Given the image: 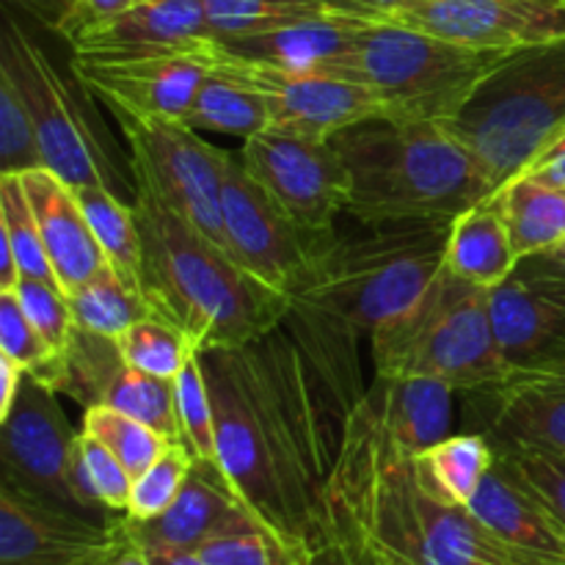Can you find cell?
<instances>
[{
	"mask_svg": "<svg viewBox=\"0 0 565 565\" xmlns=\"http://www.w3.org/2000/svg\"><path fill=\"white\" fill-rule=\"evenodd\" d=\"M497 450L483 434H458L447 436L439 445L425 450L423 456L414 458L419 480L428 486L434 494L452 505H469L478 494L480 483L494 467Z\"/></svg>",
	"mask_w": 565,
	"mask_h": 565,
	"instance_id": "29",
	"label": "cell"
},
{
	"mask_svg": "<svg viewBox=\"0 0 565 565\" xmlns=\"http://www.w3.org/2000/svg\"><path fill=\"white\" fill-rule=\"evenodd\" d=\"M213 42L257 36L329 14L323 0H202Z\"/></svg>",
	"mask_w": 565,
	"mask_h": 565,
	"instance_id": "32",
	"label": "cell"
},
{
	"mask_svg": "<svg viewBox=\"0 0 565 565\" xmlns=\"http://www.w3.org/2000/svg\"><path fill=\"white\" fill-rule=\"evenodd\" d=\"M33 169H44L36 127L14 81L0 72V174H25Z\"/></svg>",
	"mask_w": 565,
	"mask_h": 565,
	"instance_id": "40",
	"label": "cell"
},
{
	"mask_svg": "<svg viewBox=\"0 0 565 565\" xmlns=\"http://www.w3.org/2000/svg\"><path fill=\"white\" fill-rule=\"evenodd\" d=\"M25 379V370L14 362L11 356L0 353V419L11 412L17 395H20V384Z\"/></svg>",
	"mask_w": 565,
	"mask_h": 565,
	"instance_id": "48",
	"label": "cell"
},
{
	"mask_svg": "<svg viewBox=\"0 0 565 565\" xmlns=\"http://www.w3.org/2000/svg\"><path fill=\"white\" fill-rule=\"evenodd\" d=\"M331 143L348 174V215L359 224L452 221L494 196L475 154L439 121L375 116Z\"/></svg>",
	"mask_w": 565,
	"mask_h": 565,
	"instance_id": "4",
	"label": "cell"
},
{
	"mask_svg": "<svg viewBox=\"0 0 565 565\" xmlns=\"http://www.w3.org/2000/svg\"><path fill=\"white\" fill-rule=\"evenodd\" d=\"M0 72L14 81L33 127L44 169L66 185H108L127 204L136 202V177L121 174L99 138V119L86 103V83L66 77L50 55L22 31L14 17H6L0 33Z\"/></svg>",
	"mask_w": 565,
	"mask_h": 565,
	"instance_id": "9",
	"label": "cell"
},
{
	"mask_svg": "<svg viewBox=\"0 0 565 565\" xmlns=\"http://www.w3.org/2000/svg\"><path fill=\"white\" fill-rule=\"evenodd\" d=\"M489 312L511 370L565 362V265L555 254L519 259L489 290Z\"/></svg>",
	"mask_w": 565,
	"mask_h": 565,
	"instance_id": "16",
	"label": "cell"
},
{
	"mask_svg": "<svg viewBox=\"0 0 565 565\" xmlns=\"http://www.w3.org/2000/svg\"><path fill=\"white\" fill-rule=\"evenodd\" d=\"M110 114L127 138L132 177L147 182L182 218L224 246L221 193L232 154L204 141L185 121L138 119L125 110Z\"/></svg>",
	"mask_w": 565,
	"mask_h": 565,
	"instance_id": "10",
	"label": "cell"
},
{
	"mask_svg": "<svg viewBox=\"0 0 565 565\" xmlns=\"http://www.w3.org/2000/svg\"><path fill=\"white\" fill-rule=\"evenodd\" d=\"M241 160L248 174L309 235H331L337 215L348 213L345 163L331 141L268 127L243 141Z\"/></svg>",
	"mask_w": 565,
	"mask_h": 565,
	"instance_id": "12",
	"label": "cell"
},
{
	"mask_svg": "<svg viewBox=\"0 0 565 565\" xmlns=\"http://www.w3.org/2000/svg\"><path fill=\"white\" fill-rule=\"evenodd\" d=\"M66 301L75 315L77 329L108 337V340H119L132 323L152 315L147 298L132 290L130 285H125L110 265H105L99 274L66 292Z\"/></svg>",
	"mask_w": 565,
	"mask_h": 565,
	"instance_id": "31",
	"label": "cell"
},
{
	"mask_svg": "<svg viewBox=\"0 0 565 565\" xmlns=\"http://www.w3.org/2000/svg\"><path fill=\"white\" fill-rule=\"evenodd\" d=\"M116 345H119L121 359L130 367L166 381H174L191 362L193 353H202L193 348V342L177 326L158 318V315H149V318L132 323L116 340Z\"/></svg>",
	"mask_w": 565,
	"mask_h": 565,
	"instance_id": "34",
	"label": "cell"
},
{
	"mask_svg": "<svg viewBox=\"0 0 565 565\" xmlns=\"http://www.w3.org/2000/svg\"><path fill=\"white\" fill-rule=\"evenodd\" d=\"M469 511L497 541L530 565H565V527L500 458L469 500Z\"/></svg>",
	"mask_w": 565,
	"mask_h": 565,
	"instance_id": "22",
	"label": "cell"
},
{
	"mask_svg": "<svg viewBox=\"0 0 565 565\" xmlns=\"http://www.w3.org/2000/svg\"><path fill=\"white\" fill-rule=\"evenodd\" d=\"M0 237L11 246L22 279H39L58 287L20 174H0Z\"/></svg>",
	"mask_w": 565,
	"mask_h": 565,
	"instance_id": "33",
	"label": "cell"
},
{
	"mask_svg": "<svg viewBox=\"0 0 565 565\" xmlns=\"http://www.w3.org/2000/svg\"><path fill=\"white\" fill-rule=\"evenodd\" d=\"M14 296L20 301V307L25 309L28 320L44 337V342L55 353L66 356L72 348V340L77 334V323L64 290L55 285H47V281L20 279V285L14 287Z\"/></svg>",
	"mask_w": 565,
	"mask_h": 565,
	"instance_id": "41",
	"label": "cell"
},
{
	"mask_svg": "<svg viewBox=\"0 0 565 565\" xmlns=\"http://www.w3.org/2000/svg\"><path fill=\"white\" fill-rule=\"evenodd\" d=\"M370 345L379 379H439L461 395L511 373L497 348L489 290L458 279L447 265L414 307L370 337Z\"/></svg>",
	"mask_w": 565,
	"mask_h": 565,
	"instance_id": "7",
	"label": "cell"
},
{
	"mask_svg": "<svg viewBox=\"0 0 565 565\" xmlns=\"http://www.w3.org/2000/svg\"><path fill=\"white\" fill-rule=\"evenodd\" d=\"M494 193L565 132V39L508 50L447 121Z\"/></svg>",
	"mask_w": 565,
	"mask_h": 565,
	"instance_id": "6",
	"label": "cell"
},
{
	"mask_svg": "<svg viewBox=\"0 0 565 565\" xmlns=\"http://www.w3.org/2000/svg\"><path fill=\"white\" fill-rule=\"evenodd\" d=\"M221 215L226 254L248 276L292 301L309 279L323 237L303 232L235 154L226 166Z\"/></svg>",
	"mask_w": 565,
	"mask_h": 565,
	"instance_id": "11",
	"label": "cell"
},
{
	"mask_svg": "<svg viewBox=\"0 0 565 565\" xmlns=\"http://www.w3.org/2000/svg\"><path fill=\"white\" fill-rule=\"evenodd\" d=\"M136 3L138 0H77L75 9H72L70 17L64 20V25L58 28V33L70 42V39L77 36L83 28L97 25V22L108 20V17L121 14V11L130 9V6Z\"/></svg>",
	"mask_w": 565,
	"mask_h": 565,
	"instance_id": "45",
	"label": "cell"
},
{
	"mask_svg": "<svg viewBox=\"0 0 565 565\" xmlns=\"http://www.w3.org/2000/svg\"><path fill=\"white\" fill-rule=\"evenodd\" d=\"M210 39L202 0H138L70 39L75 61H114Z\"/></svg>",
	"mask_w": 565,
	"mask_h": 565,
	"instance_id": "21",
	"label": "cell"
},
{
	"mask_svg": "<svg viewBox=\"0 0 565 565\" xmlns=\"http://www.w3.org/2000/svg\"><path fill=\"white\" fill-rule=\"evenodd\" d=\"M132 213L143 246V298L196 351L248 345L285 323L290 298L248 276L221 243L182 218L143 180H136Z\"/></svg>",
	"mask_w": 565,
	"mask_h": 565,
	"instance_id": "3",
	"label": "cell"
},
{
	"mask_svg": "<svg viewBox=\"0 0 565 565\" xmlns=\"http://www.w3.org/2000/svg\"><path fill=\"white\" fill-rule=\"evenodd\" d=\"M11 3L25 9L28 14H33L36 20L47 22L53 31H58V28L64 25L66 17H70V11L75 9L77 0H11Z\"/></svg>",
	"mask_w": 565,
	"mask_h": 565,
	"instance_id": "47",
	"label": "cell"
},
{
	"mask_svg": "<svg viewBox=\"0 0 565 565\" xmlns=\"http://www.w3.org/2000/svg\"><path fill=\"white\" fill-rule=\"evenodd\" d=\"M20 177L28 199H31L33 215L39 221V232H42L44 248L53 263L55 279L66 296L83 281L92 279L94 274H99L108 259L94 237L75 188L66 185L50 169H33Z\"/></svg>",
	"mask_w": 565,
	"mask_h": 565,
	"instance_id": "23",
	"label": "cell"
},
{
	"mask_svg": "<svg viewBox=\"0 0 565 565\" xmlns=\"http://www.w3.org/2000/svg\"><path fill=\"white\" fill-rule=\"evenodd\" d=\"M127 544L125 516H86L0 480V565H108Z\"/></svg>",
	"mask_w": 565,
	"mask_h": 565,
	"instance_id": "13",
	"label": "cell"
},
{
	"mask_svg": "<svg viewBox=\"0 0 565 565\" xmlns=\"http://www.w3.org/2000/svg\"><path fill=\"white\" fill-rule=\"evenodd\" d=\"M452 397L456 390L439 379L375 375V384L364 392L362 406L406 456L417 458L450 436Z\"/></svg>",
	"mask_w": 565,
	"mask_h": 565,
	"instance_id": "24",
	"label": "cell"
},
{
	"mask_svg": "<svg viewBox=\"0 0 565 565\" xmlns=\"http://www.w3.org/2000/svg\"><path fill=\"white\" fill-rule=\"evenodd\" d=\"M0 425L3 480L22 486L42 500L83 513L70 489V463L81 430L72 428L53 386L25 373L20 395Z\"/></svg>",
	"mask_w": 565,
	"mask_h": 565,
	"instance_id": "17",
	"label": "cell"
},
{
	"mask_svg": "<svg viewBox=\"0 0 565 565\" xmlns=\"http://www.w3.org/2000/svg\"><path fill=\"white\" fill-rule=\"evenodd\" d=\"M218 50L226 66L263 94L274 130L315 138V141H331L337 132L359 121L386 116L381 99L364 83L348 81L331 72H292L254 64V61L226 53L221 44Z\"/></svg>",
	"mask_w": 565,
	"mask_h": 565,
	"instance_id": "15",
	"label": "cell"
},
{
	"mask_svg": "<svg viewBox=\"0 0 565 565\" xmlns=\"http://www.w3.org/2000/svg\"><path fill=\"white\" fill-rule=\"evenodd\" d=\"M516 263L519 257L494 196L452 218L445 265L458 279L491 290L511 276Z\"/></svg>",
	"mask_w": 565,
	"mask_h": 565,
	"instance_id": "26",
	"label": "cell"
},
{
	"mask_svg": "<svg viewBox=\"0 0 565 565\" xmlns=\"http://www.w3.org/2000/svg\"><path fill=\"white\" fill-rule=\"evenodd\" d=\"M469 430L494 450L565 452V362L511 370L502 381L463 392Z\"/></svg>",
	"mask_w": 565,
	"mask_h": 565,
	"instance_id": "18",
	"label": "cell"
},
{
	"mask_svg": "<svg viewBox=\"0 0 565 565\" xmlns=\"http://www.w3.org/2000/svg\"><path fill=\"white\" fill-rule=\"evenodd\" d=\"M193 463H196V456L182 441L171 445L152 467L143 469L132 480L130 502H127L125 516L132 519V522H147V519L160 516L177 500V494L185 486L188 475H191Z\"/></svg>",
	"mask_w": 565,
	"mask_h": 565,
	"instance_id": "38",
	"label": "cell"
},
{
	"mask_svg": "<svg viewBox=\"0 0 565 565\" xmlns=\"http://www.w3.org/2000/svg\"><path fill=\"white\" fill-rule=\"evenodd\" d=\"M301 550L303 546L287 544L263 522H252L215 535L196 552L207 565H292Z\"/></svg>",
	"mask_w": 565,
	"mask_h": 565,
	"instance_id": "39",
	"label": "cell"
},
{
	"mask_svg": "<svg viewBox=\"0 0 565 565\" xmlns=\"http://www.w3.org/2000/svg\"><path fill=\"white\" fill-rule=\"evenodd\" d=\"M292 565H375L373 561L362 555L356 546L331 527H326L323 539L312 541L298 552L296 563Z\"/></svg>",
	"mask_w": 565,
	"mask_h": 565,
	"instance_id": "43",
	"label": "cell"
},
{
	"mask_svg": "<svg viewBox=\"0 0 565 565\" xmlns=\"http://www.w3.org/2000/svg\"><path fill=\"white\" fill-rule=\"evenodd\" d=\"M367 25L370 22L356 20V17L329 11L323 17H315V20L279 28V31L218 44L226 53L243 61H254V64H268L292 72H334Z\"/></svg>",
	"mask_w": 565,
	"mask_h": 565,
	"instance_id": "25",
	"label": "cell"
},
{
	"mask_svg": "<svg viewBox=\"0 0 565 565\" xmlns=\"http://www.w3.org/2000/svg\"><path fill=\"white\" fill-rule=\"evenodd\" d=\"M259 522L230 489L218 463H193L177 500L160 516L132 522L125 516L127 535L138 550H191L243 524Z\"/></svg>",
	"mask_w": 565,
	"mask_h": 565,
	"instance_id": "20",
	"label": "cell"
},
{
	"mask_svg": "<svg viewBox=\"0 0 565 565\" xmlns=\"http://www.w3.org/2000/svg\"><path fill=\"white\" fill-rule=\"evenodd\" d=\"M401 22L467 47L516 50L565 39V0H419Z\"/></svg>",
	"mask_w": 565,
	"mask_h": 565,
	"instance_id": "19",
	"label": "cell"
},
{
	"mask_svg": "<svg viewBox=\"0 0 565 565\" xmlns=\"http://www.w3.org/2000/svg\"><path fill=\"white\" fill-rule=\"evenodd\" d=\"M215 412V463L237 500L287 544L326 535L323 491L348 414L290 326L202 353Z\"/></svg>",
	"mask_w": 565,
	"mask_h": 565,
	"instance_id": "1",
	"label": "cell"
},
{
	"mask_svg": "<svg viewBox=\"0 0 565 565\" xmlns=\"http://www.w3.org/2000/svg\"><path fill=\"white\" fill-rule=\"evenodd\" d=\"M497 458L544 500V505L565 527V452L508 447V450H497Z\"/></svg>",
	"mask_w": 565,
	"mask_h": 565,
	"instance_id": "42",
	"label": "cell"
},
{
	"mask_svg": "<svg viewBox=\"0 0 565 565\" xmlns=\"http://www.w3.org/2000/svg\"><path fill=\"white\" fill-rule=\"evenodd\" d=\"M505 53L447 42L403 22H370L331 75L364 83L386 116L447 125Z\"/></svg>",
	"mask_w": 565,
	"mask_h": 565,
	"instance_id": "8",
	"label": "cell"
},
{
	"mask_svg": "<svg viewBox=\"0 0 565 565\" xmlns=\"http://www.w3.org/2000/svg\"><path fill=\"white\" fill-rule=\"evenodd\" d=\"M83 434L94 436L97 441H103L116 458L127 467V472L132 475V480L143 472V469L152 467L171 445L166 436H160L158 430H152L149 425L138 423V419L127 417V414L116 412L110 406H88L83 408Z\"/></svg>",
	"mask_w": 565,
	"mask_h": 565,
	"instance_id": "35",
	"label": "cell"
},
{
	"mask_svg": "<svg viewBox=\"0 0 565 565\" xmlns=\"http://www.w3.org/2000/svg\"><path fill=\"white\" fill-rule=\"evenodd\" d=\"M152 565H207L199 552L191 550H141Z\"/></svg>",
	"mask_w": 565,
	"mask_h": 565,
	"instance_id": "49",
	"label": "cell"
},
{
	"mask_svg": "<svg viewBox=\"0 0 565 565\" xmlns=\"http://www.w3.org/2000/svg\"><path fill=\"white\" fill-rule=\"evenodd\" d=\"M519 259L555 252L565 241V185L519 174L494 193Z\"/></svg>",
	"mask_w": 565,
	"mask_h": 565,
	"instance_id": "27",
	"label": "cell"
},
{
	"mask_svg": "<svg viewBox=\"0 0 565 565\" xmlns=\"http://www.w3.org/2000/svg\"><path fill=\"white\" fill-rule=\"evenodd\" d=\"M185 125H191L193 130H213L221 136L243 138V141L270 127L265 97L252 83H246L226 66L218 44H215L213 70L199 86L191 110L185 116Z\"/></svg>",
	"mask_w": 565,
	"mask_h": 565,
	"instance_id": "28",
	"label": "cell"
},
{
	"mask_svg": "<svg viewBox=\"0 0 565 565\" xmlns=\"http://www.w3.org/2000/svg\"><path fill=\"white\" fill-rule=\"evenodd\" d=\"M550 254H555V257H557V259H561V263L565 265V241L561 243V246H557V248H555V252H550Z\"/></svg>",
	"mask_w": 565,
	"mask_h": 565,
	"instance_id": "51",
	"label": "cell"
},
{
	"mask_svg": "<svg viewBox=\"0 0 565 565\" xmlns=\"http://www.w3.org/2000/svg\"><path fill=\"white\" fill-rule=\"evenodd\" d=\"M177 417H180L182 445L199 458V461L215 463V412L210 397L207 373H204L202 353H193L174 379Z\"/></svg>",
	"mask_w": 565,
	"mask_h": 565,
	"instance_id": "37",
	"label": "cell"
},
{
	"mask_svg": "<svg viewBox=\"0 0 565 565\" xmlns=\"http://www.w3.org/2000/svg\"><path fill=\"white\" fill-rule=\"evenodd\" d=\"M108 565H152V563H149L147 555H143V552L130 541V544H127Z\"/></svg>",
	"mask_w": 565,
	"mask_h": 565,
	"instance_id": "50",
	"label": "cell"
},
{
	"mask_svg": "<svg viewBox=\"0 0 565 565\" xmlns=\"http://www.w3.org/2000/svg\"><path fill=\"white\" fill-rule=\"evenodd\" d=\"M323 505L326 527L375 565H530L467 505L434 494L362 401L342 423Z\"/></svg>",
	"mask_w": 565,
	"mask_h": 565,
	"instance_id": "2",
	"label": "cell"
},
{
	"mask_svg": "<svg viewBox=\"0 0 565 565\" xmlns=\"http://www.w3.org/2000/svg\"><path fill=\"white\" fill-rule=\"evenodd\" d=\"M359 235L323 237L292 303H307L373 337L406 312L445 270L452 221L362 224Z\"/></svg>",
	"mask_w": 565,
	"mask_h": 565,
	"instance_id": "5",
	"label": "cell"
},
{
	"mask_svg": "<svg viewBox=\"0 0 565 565\" xmlns=\"http://www.w3.org/2000/svg\"><path fill=\"white\" fill-rule=\"evenodd\" d=\"M75 193L81 199L83 213H86L88 224H92L94 237H97L108 265L119 274L125 285L141 292L143 246L132 204L116 196L108 185L75 188Z\"/></svg>",
	"mask_w": 565,
	"mask_h": 565,
	"instance_id": "30",
	"label": "cell"
},
{
	"mask_svg": "<svg viewBox=\"0 0 565 565\" xmlns=\"http://www.w3.org/2000/svg\"><path fill=\"white\" fill-rule=\"evenodd\" d=\"M0 353L14 359L31 379L53 386L55 392L64 390L66 356L44 342L14 292H0Z\"/></svg>",
	"mask_w": 565,
	"mask_h": 565,
	"instance_id": "36",
	"label": "cell"
},
{
	"mask_svg": "<svg viewBox=\"0 0 565 565\" xmlns=\"http://www.w3.org/2000/svg\"><path fill=\"white\" fill-rule=\"evenodd\" d=\"M213 61L215 42L202 39L130 58L72 61V70L110 110H125L138 119L185 121Z\"/></svg>",
	"mask_w": 565,
	"mask_h": 565,
	"instance_id": "14",
	"label": "cell"
},
{
	"mask_svg": "<svg viewBox=\"0 0 565 565\" xmlns=\"http://www.w3.org/2000/svg\"><path fill=\"white\" fill-rule=\"evenodd\" d=\"M323 3L334 14L356 17L364 22H401V17L419 0H323Z\"/></svg>",
	"mask_w": 565,
	"mask_h": 565,
	"instance_id": "44",
	"label": "cell"
},
{
	"mask_svg": "<svg viewBox=\"0 0 565 565\" xmlns=\"http://www.w3.org/2000/svg\"><path fill=\"white\" fill-rule=\"evenodd\" d=\"M522 174L539 177V180L555 182V185H565V132L530 169H524Z\"/></svg>",
	"mask_w": 565,
	"mask_h": 565,
	"instance_id": "46",
	"label": "cell"
}]
</instances>
